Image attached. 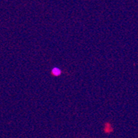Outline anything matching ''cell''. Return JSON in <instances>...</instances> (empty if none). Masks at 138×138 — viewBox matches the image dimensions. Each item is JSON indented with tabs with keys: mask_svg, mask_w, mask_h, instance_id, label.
Segmentation results:
<instances>
[{
	"mask_svg": "<svg viewBox=\"0 0 138 138\" xmlns=\"http://www.w3.org/2000/svg\"><path fill=\"white\" fill-rule=\"evenodd\" d=\"M51 73H52V75H54V76H59L61 73H62V72L60 71V69L59 68H53L52 69V72H51Z\"/></svg>",
	"mask_w": 138,
	"mask_h": 138,
	"instance_id": "cell-1",
	"label": "cell"
}]
</instances>
